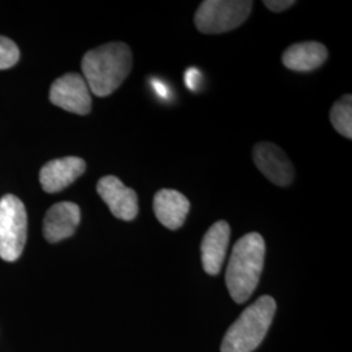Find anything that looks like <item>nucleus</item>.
<instances>
[{"label":"nucleus","instance_id":"f257e3e1","mask_svg":"<svg viewBox=\"0 0 352 352\" xmlns=\"http://www.w3.org/2000/svg\"><path fill=\"white\" fill-rule=\"evenodd\" d=\"M81 68L90 91L97 97H107L129 75L132 69V52L122 42L102 45L84 55Z\"/></svg>","mask_w":352,"mask_h":352},{"label":"nucleus","instance_id":"f03ea898","mask_svg":"<svg viewBox=\"0 0 352 352\" xmlns=\"http://www.w3.org/2000/svg\"><path fill=\"white\" fill-rule=\"evenodd\" d=\"M265 251L258 232H250L235 243L226 270L227 289L235 302H247L254 292L264 270Z\"/></svg>","mask_w":352,"mask_h":352},{"label":"nucleus","instance_id":"7ed1b4c3","mask_svg":"<svg viewBox=\"0 0 352 352\" xmlns=\"http://www.w3.org/2000/svg\"><path fill=\"white\" fill-rule=\"evenodd\" d=\"M277 302L272 296H261L250 305L227 330L221 351H254L272 325Z\"/></svg>","mask_w":352,"mask_h":352},{"label":"nucleus","instance_id":"20e7f679","mask_svg":"<svg viewBox=\"0 0 352 352\" xmlns=\"http://www.w3.org/2000/svg\"><path fill=\"white\" fill-rule=\"evenodd\" d=\"M251 0H205L195 14V25L204 34H221L239 28L252 12Z\"/></svg>","mask_w":352,"mask_h":352},{"label":"nucleus","instance_id":"39448f33","mask_svg":"<svg viewBox=\"0 0 352 352\" xmlns=\"http://www.w3.org/2000/svg\"><path fill=\"white\" fill-rule=\"evenodd\" d=\"M28 217L24 204L13 195L0 199V257L16 261L24 251Z\"/></svg>","mask_w":352,"mask_h":352},{"label":"nucleus","instance_id":"423d86ee","mask_svg":"<svg viewBox=\"0 0 352 352\" xmlns=\"http://www.w3.org/2000/svg\"><path fill=\"white\" fill-rule=\"evenodd\" d=\"M50 101L77 115H87L91 110L90 89L85 78L78 74H67L55 80L51 85Z\"/></svg>","mask_w":352,"mask_h":352},{"label":"nucleus","instance_id":"0eeeda50","mask_svg":"<svg viewBox=\"0 0 352 352\" xmlns=\"http://www.w3.org/2000/svg\"><path fill=\"white\" fill-rule=\"evenodd\" d=\"M253 161L257 168L279 187H287L295 177V170L287 154L276 144L267 141L256 144Z\"/></svg>","mask_w":352,"mask_h":352},{"label":"nucleus","instance_id":"6e6552de","mask_svg":"<svg viewBox=\"0 0 352 352\" xmlns=\"http://www.w3.org/2000/svg\"><path fill=\"white\" fill-rule=\"evenodd\" d=\"M97 192L107 204L113 217L122 221H133L139 214V197L132 188L126 187L116 176L102 177Z\"/></svg>","mask_w":352,"mask_h":352},{"label":"nucleus","instance_id":"1a4fd4ad","mask_svg":"<svg viewBox=\"0 0 352 352\" xmlns=\"http://www.w3.org/2000/svg\"><path fill=\"white\" fill-rule=\"evenodd\" d=\"M87 164L78 157H64L45 164L39 173V182L45 192L56 193L71 186L85 173Z\"/></svg>","mask_w":352,"mask_h":352},{"label":"nucleus","instance_id":"9d476101","mask_svg":"<svg viewBox=\"0 0 352 352\" xmlns=\"http://www.w3.org/2000/svg\"><path fill=\"white\" fill-rule=\"evenodd\" d=\"M81 212L74 202H58L47 210L43 221V235L49 243H58L75 234Z\"/></svg>","mask_w":352,"mask_h":352},{"label":"nucleus","instance_id":"9b49d317","mask_svg":"<svg viewBox=\"0 0 352 352\" xmlns=\"http://www.w3.org/2000/svg\"><path fill=\"white\" fill-rule=\"evenodd\" d=\"M231 230L226 221H218L204 235L201 243V260L204 270L217 276L226 258Z\"/></svg>","mask_w":352,"mask_h":352},{"label":"nucleus","instance_id":"f8f14e48","mask_svg":"<svg viewBox=\"0 0 352 352\" xmlns=\"http://www.w3.org/2000/svg\"><path fill=\"white\" fill-rule=\"evenodd\" d=\"M188 199L174 189H161L153 200V210L157 219L170 230H177L184 225L189 213Z\"/></svg>","mask_w":352,"mask_h":352},{"label":"nucleus","instance_id":"ddd939ff","mask_svg":"<svg viewBox=\"0 0 352 352\" xmlns=\"http://www.w3.org/2000/svg\"><path fill=\"white\" fill-rule=\"evenodd\" d=\"M327 59V47L316 41L295 43L282 55V63L295 72L315 71L325 63Z\"/></svg>","mask_w":352,"mask_h":352},{"label":"nucleus","instance_id":"4468645a","mask_svg":"<svg viewBox=\"0 0 352 352\" xmlns=\"http://www.w3.org/2000/svg\"><path fill=\"white\" fill-rule=\"evenodd\" d=\"M330 122L342 136L352 139V97L343 96L330 110Z\"/></svg>","mask_w":352,"mask_h":352},{"label":"nucleus","instance_id":"2eb2a0df","mask_svg":"<svg viewBox=\"0 0 352 352\" xmlns=\"http://www.w3.org/2000/svg\"><path fill=\"white\" fill-rule=\"evenodd\" d=\"M20 59L17 45L10 38L0 36V69L11 68Z\"/></svg>","mask_w":352,"mask_h":352},{"label":"nucleus","instance_id":"dca6fc26","mask_svg":"<svg viewBox=\"0 0 352 352\" xmlns=\"http://www.w3.org/2000/svg\"><path fill=\"white\" fill-rule=\"evenodd\" d=\"M264 4L267 10L273 12H283L291 8L292 6H295V1L294 0H265Z\"/></svg>","mask_w":352,"mask_h":352},{"label":"nucleus","instance_id":"f3484780","mask_svg":"<svg viewBox=\"0 0 352 352\" xmlns=\"http://www.w3.org/2000/svg\"><path fill=\"white\" fill-rule=\"evenodd\" d=\"M200 78H201V72L195 67L187 69L186 76H184V80H186V84H187L189 90H196L197 89L199 84H200Z\"/></svg>","mask_w":352,"mask_h":352},{"label":"nucleus","instance_id":"a211bd4d","mask_svg":"<svg viewBox=\"0 0 352 352\" xmlns=\"http://www.w3.org/2000/svg\"><path fill=\"white\" fill-rule=\"evenodd\" d=\"M151 87L157 91V94L161 98H164V100L168 98V88H167V85L164 84V81H161V80H151Z\"/></svg>","mask_w":352,"mask_h":352}]
</instances>
